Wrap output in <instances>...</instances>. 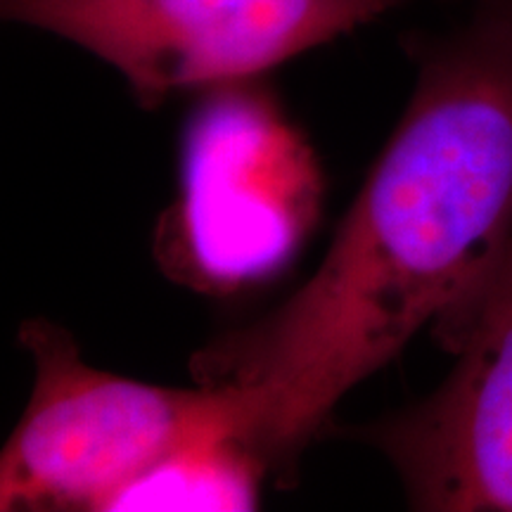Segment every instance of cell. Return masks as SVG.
I'll return each mask as SVG.
<instances>
[{
	"label": "cell",
	"mask_w": 512,
	"mask_h": 512,
	"mask_svg": "<svg viewBox=\"0 0 512 512\" xmlns=\"http://www.w3.org/2000/svg\"><path fill=\"white\" fill-rule=\"evenodd\" d=\"M415 36L411 100L323 261L287 302L197 351V384L238 387L245 448L292 477L332 408L470 294L512 233V0H465Z\"/></svg>",
	"instance_id": "6da1fadb"
},
{
	"label": "cell",
	"mask_w": 512,
	"mask_h": 512,
	"mask_svg": "<svg viewBox=\"0 0 512 512\" xmlns=\"http://www.w3.org/2000/svg\"><path fill=\"white\" fill-rule=\"evenodd\" d=\"M34 361L27 408L0 456V510H114L121 496L176 453L214 439L242 444L252 394L238 387H162L83 361L69 330L24 320Z\"/></svg>",
	"instance_id": "7a4b0ae2"
},
{
	"label": "cell",
	"mask_w": 512,
	"mask_h": 512,
	"mask_svg": "<svg viewBox=\"0 0 512 512\" xmlns=\"http://www.w3.org/2000/svg\"><path fill=\"white\" fill-rule=\"evenodd\" d=\"M411 0H0L5 22L110 64L145 110L259 79Z\"/></svg>",
	"instance_id": "3957f363"
},
{
	"label": "cell",
	"mask_w": 512,
	"mask_h": 512,
	"mask_svg": "<svg viewBox=\"0 0 512 512\" xmlns=\"http://www.w3.org/2000/svg\"><path fill=\"white\" fill-rule=\"evenodd\" d=\"M316 202L311 152L261 76L207 88L185 131L183 195L159 238L164 261L209 290L259 280L299 245Z\"/></svg>",
	"instance_id": "277c9868"
},
{
	"label": "cell",
	"mask_w": 512,
	"mask_h": 512,
	"mask_svg": "<svg viewBox=\"0 0 512 512\" xmlns=\"http://www.w3.org/2000/svg\"><path fill=\"white\" fill-rule=\"evenodd\" d=\"M432 332L456 354L446 380L347 437L394 465L413 510L512 512V233Z\"/></svg>",
	"instance_id": "5b68a950"
},
{
	"label": "cell",
	"mask_w": 512,
	"mask_h": 512,
	"mask_svg": "<svg viewBox=\"0 0 512 512\" xmlns=\"http://www.w3.org/2000/svg\"><path fill=\"white\" fill-rule=\"evenodd\" d=\"M266 475L238 439L204 441L155 467L114 510H254Z\"/></svg>",
	"instance_id": "8992f818"
}]
</instances>
